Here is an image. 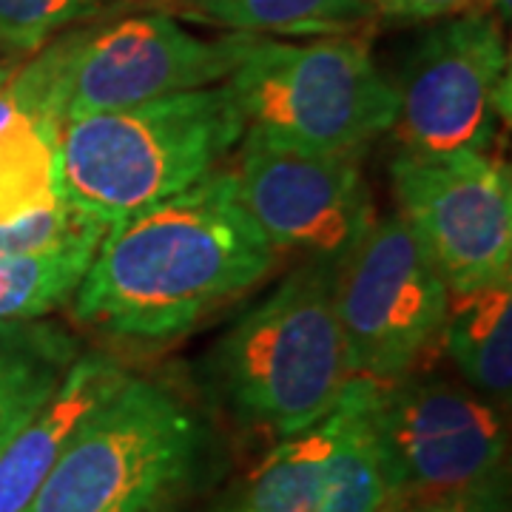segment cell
<instances>
[{
    "label": "cell",
    "instance_id": "obj_1",
    "mask_svg": "<svg viewBox=\"0 0 512 512\" xmlns=\"http://www.w3.org/2000/svg\"><path fill=\"white\" fill-rule=\"evenodd\" d=\"M231 171L109 225L72 296L74 319L117 342L163 345L251 291L276 262Z\"/></svg>",
    "mask_w": 512,
    "mask_h": 512
},
{
    "label": "cell",
    "instance_id": "obj_2",
    "mask_svg": "<svg viewBox=\"0 0 512 512\" xmlns=\"http://www.w3.org/2000/svg\"><path fill=\"white\" fill-rule=\"evenodd\" d=\"M245 128L228 83L74 117L60 131V197L117 225L220 171Z\"/></svg>",
    "mask_w": 512,
    "mask_h": 512
},
{
    "label": "cell",
    "instance_id": "obj_3",
    "mask_svg": "<svg viewBox=\"0 0 512 512\" xmlns=\"http://www.w3.org/2000/svg\"><path fill=\"white\" fill-rule=\"evenodd\" d=\"M336 259L293 268L211 350V379L245 421L279 439L319 421L356 376L333 302Z\"/></svg>",
    "mask_w": 512,
    "mask_h": 512
},
{
    "label": "cell",
    "instance_id": "obj_4",
    "mask_svg": "<svg viewBox=\"0 0 512 512\" xmlns=\"http://www.w3.org/2000/svg\"><path fill=\"white\" fill-rule=\"evenodd\" d=\"M228 86L245 126L313 151L362 154L399 117V86L356 35L311 43L259 37Z\"/></svg>",
    "mask_w": 512,
    "mask_h": 512
},
{
    "label": "cell",
    "instance_id": "obj_5",
    "mask_svg": "<svg viewBox=\"0 0 512 512\" xmlns=\"http://www.w3.org/2000/svg\"><path fill=\"white\" fill-rule=\"evenodd\" d=\"M200 447L191 407L160 379L131 373L83 424L26 512H160L191 476Z\"/></svg>",
    "mask_w": 512,
    "mask_h": 512
},
{
    "label": "cell",
    "instance_id": "obj_6",
    "mask_svg": "<svg viewBox=\"0 0 512 512\" xmlns=\"http://www.w3.org/2000/svg\"><path fill=\"white\" fill-rule=\"evenodd\" d=\"M333 302L353 373L393 382L439 348L450 291L413 228L396 214L370 222L336 259Z\"/></svg>",
    "mask_w": 512,
    "mask_h": 512
},
{
    "label": "cell",
    "instance_id": "obj_7",
    "mask_svg": "<svg viewBox=\"0 0 512 512\" xmlns=\"http://www.w3.org/2000/svg\"><path fill=\"white\" fill-rule=\"evenodd\" d=\"M376 430L399 504L507 487V427L476 390L413 370L379 382Z\"/></svg>",
    "mask_w": 512,
    "mask_h": 512
},
{
    "label": "cell",
    "instance_id": "obj_8",
    "mask_svg": "<svg viewBox=\"0 0 512 512\" xmlns=\"http://www.w3.org/2000/svg\"><path fill=\"white\" fill-rule=\"evenodd\" d=\"M393 191L447 291L473 293L510 285V171L487 151H402L393 160Z\"/></svg>",
    "mask_w": 512,
    "mask_h": 512
},
{
    "label": "cell",
    "instance_id": "obj_9",
    "mask_svg": "<svg viewBox=\"0 0 512 512\" xmlns=\"http://www.w3.org/2000/svg\"><path fill=\"white\" fill-rule=\"evenodd\" d=\"M379 382L353 376L328 413L279 439L220 512H390L399 495L376 430Z\"/></svg>",
    "mask_w": 512,
    "mask_h": 512
},
{
    "label": "cell",
    "instance_id": "obj_10",
    "mask_svg": "<svg viewBox=\"0 0 512 512\" xmlns=\"http://www.w3.org/2000/svg\"><path fill=\"white\" fill-rule=\"evenodd\" d=\"M359 157L245 128L231 174L239 202L276 254L339 259L373 222Z\"/></svg>",
    "mask_w": 512,
    "mask_h": 512
},
{
    "label": "cell",
    "instance_id": "obj_11",
    "mask_svg": "<svg viewBox=\"0 0 512 512\" xmlns=\"http://www.w3.org/2000/svg\"><path fill=\"white\" fill-rule=\"evenodd\" d=\"M510 117V57L498 18L467 12L421 37L407 57L396 126L404 151H487Z\"/></svg>",
    "mask_w": 512,
    "mask_h": 512
},
{
    "label": "cell",
    "instance_id": "obj_12",
    "mask_svg": "<svg viewBox=\"0 0 512 512\" xmlns=\"http://www.w3.org/2000/svg\"><path fill=\"white\" fill-rule=\"evenodd\" d=\"M259 35H191L168 15H134L83 29L66 77L63 123L217 86L237 72Z\"/></svg>",
    "mask_w": 512,
    "mask_h": 512
},
{
    "label": "cell",
    "instance_id": "obj_13",
    "mask_svg": "<svg viewBox=\"0 0 512 512\" xmlns=\"http://www.w3.org/2000/svg\"><path fill=\"white\" fill-rule=\"evenodd\" d=\"M131 376L109 353H80L55 393L0 450V512H26L83 424Z\"/></svg>",
    "mask_w": 512,
    "mask_h": 512
},
{
    "label": "cell",
    "instance_id": "obj_14",
    "mask_svg": "<svg viewBox=\"0 0 512 512\" xmlns=\"http://www.w3.org/2000/svg\"><path fill=\"white\" fill-rule=\"evenodd\" d=\"M80 356L69 330L55 322H0V450L40 410Z\"/></svg>",
    "mask_w": 512,
    "mask_h": 512
},
{
    "label": "cell",
    "instance_id": "obj_15",
    "mask_svg": "<svg viewBox=\"0 0 512 512\" xmlns=\"http://www.w3.org/2000/svg\"><path fill=\"white\" fill-rule=\"evenodd\" d=\"M441 348L476 393L507 402L512 387V288L450 293Z\"/></svg>",
    "mask_w": 512,
    "mask_h": 512
},
{
    "label": "cell",
    "instance_id": "obj_16",
    "mask_svg": "<svg viewBox=\"0 0 512 512\" xmlns=\"http://www.w3.org/2000/svg\"><path fill=\"white\" fill-rule=\"evenodd\" d=\"M208 20L251 35H350L370 0H194Z\"/></svg>",
    "mask_w": 512,
    "mask_h": 512
},
{
    "label": "cell",
    "instance_id": "obj_17",
    "mask_svg": "<svg viewBox=\"0 0 512 512\" xmlns=\"http://www.w3.org/2000/svg\"><path fill=\"white\" fill-rule=\"evenodd\" d=\"M100 242L0 259V322H29L69 302Z\"/></svg>",
    "mask_w": 512,
    "mask_h": 512
},
{
    "label": "cell",
    "instance_id": "obj_18",
    "mask_svg": "<svg viewBox=\"0 0 512 512\" xmlns=\"http://www.w3.org/2000/svg\"><path fill=\"white\" fill-rule=\"evenodd\" d=\"M106 231L109 225L92 220L66 200H57L49 208L0 225V259L46 254L77 242H100Z\"/></svg>",
    "mask_w": 512,
    "mask_h": 512
},
{
    "label": "cell",
    "instance_id": "obj_19",
    "mask_svg": "<svg viewBox=\"0 0 512 512\" xmlns=\"http://www.w3.org/2000/svg\"><path fill=\"white\" fill-rule=\"evenodd\" d=\"M109 0H0V43L12 52H37L60 29L97 18Z\"/></svg>",
    "mask_w": 512,
    "mask_h": 512
},
{
    "label": "cell",
    "instance_id": "obj_20",
    "mask_svg": "<svg viewBox=\"0 0 512 512\" xmlns=\"http://www.w3.org/2000/svg\"><path fill=\"white\" fill-rule=\"evenodd\" d=\"M478 0H370V12L396 23H424L467 15Z\"/></svg>",
    "mask_w": 512,
    "mask_h": 512
},
{
    "label": "cell",
    "instance_id": "obj_21",
    "mask_svg": "<svg viewBox=\"0 0 512 512\" xmlns=\"http://www.w3.org/2000/svg\"><path fill=\"white\" fill-rule=\"evenodd\" d=\"M390 512H507V487L404 501Z\"/></svg>",
    "mask_w": 512,
    "mask_h": 512
},
{
    "label": "cell",
    "instance_id": "obj_22",
    "mask_svg": "<svg viewBox=\"0 0 512 512\" xmlns=\"http://www.w3.org/2000/svg\"><path fill=\"white\" fill-rule=\"evenodd\" d=\"M490 6H493V12L498 15V18H504V20H510V6H512V0H487Z\"/></svg>",
    "mask_w": 512,
    "mask_h": 512
},
{
    "label": "cell",
    "instance_id": "obj_23",
    "mask_svg": "<svg viewBox=\"0 0 512 512\" xmlns=\"http://www.w3.org/2000/svg\"><path fill=\"white\" fill-rule=\"evenodd\" d=\"M12 72H15V69H12V66H9V63H6V60L0 57V86H3L6 80H9V74H12Z\"/></svg>",
    "mask_w": 512,
    "mask_h": 512
},
{
    "label": "cell",
    "instance_id": "obj_24",
    "mask_svg": "<svg viewBox=\"0 0 512 512\" xmlns=\"http://www.w3.org/2000/svg\"><path fill=\"white\" fill-rule=\"evenodd\" d=\"M134 3H154L157 6V3H165V0H134Z\"/></svg>",
    "mask_w": 512,
    "mask_h": 512
}]
</instances>
